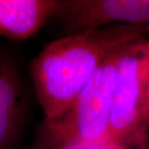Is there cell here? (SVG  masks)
I'll return each mask as SVG.
<instances>
[{
    "label": "cell",
    "mask_w": 149,
    "mask_h": 149,
    "mask_svg": "<svg viewBox=\"0 0 149 149\" xmlns=\"http://www.w3.org/2000/svg\"><path fill=\"white\" fill-rule=\"evenodd\" d=\"M148 27L110 25L80 31L47 45L31 64L45 119L64 114L101 63L116 49L144 38Z\"/></svg>",
    "instance_id": "1"
},
{
    "label": "cell",
    "mask_w": 149,
    "mask_h": 149,
    "mask_svg": "<svg viewBox=\"0 0 149 149\" xmlns=\"http://www.w3.org/2000/svg\"><path fill=\"white\" fill-rule=\"evenodd\" d=\"M127 46L116 49L101 63L64 114L44 120L34 149L108 141L117 69Z\"/></svg>",
    "instance_id": "2"
},
{
    "label": "cell",
    "mask_w": 149,
    "mask_h": 149,
    "mask_svg": "<svg viewBox=\"0 0 149 149\" xmlns=\"http://www.w3.org/2000/svg\"><path fill=\"white\" fill-rule=\"evenodd\" d=\"M149 82V41L125 47L119 60L111 109L108 141L124 148L137 141Z\"/></svg>",
    "instance_id": "3"
},
{
    "label": "cell",
    "mask_w": 149,
    "mask_h": 149,
    "mask_svg": "<svg viewBox=\"0 0 149 149\" xmlns=\"http://www.w3.org/2000/svg\"><path fill=\"white\" fill-rule=\"evenodd\" d=\"M65 27L81 31L110 25L149 26V0H68L56 13Z\"/></svg>",
    "instance_id": "4"
},
{
    "label": "cell",
    "mask_w": 149,
    "mask_h": 149,
    "mask_svg": "<svg viewBox=\"0 0 149 149\" xmlns=\"http://www.w3.org/2000/svg\"><path fill=\"white\" fill-rule=\"evenodd\" d=\"M56 0H0V37H33L60 8Z\"/></svg>",
    "instance_id": "5"
},
{
    "label": "cell",
    "mask_w": 149,
    "mask_h": 149,
    "mask_svg": "<svg viewBox=\"0 0 149 149\" xmlns=\"http://www.w3.org/2000/svg\"><path fill=\"white\" fill-rule=\"evenodd\" d=\"M22 115V94L15 69L0 59V149L13 141Z\"/></svg>",
    "instance_id": "6"
},
{
    "label": "cell",
    "mask_w": 149,
    "mask_h": 149,
    "mask_svg": "<svg viewBox=\"0 0 149 149\" xmlns=\"http://www.w3.org/2000/svg\"><path fill=\"white\" fill-rule=\"evenodd\" d=\"M149 133V82L146 92V97H145V102L142 109V117H141V130L139 133L138 141H141L144 138L147 137Z\"/></svg>",
    "instance_id": "7"
},
{
    "label": "cell",
    "mask_w": 149,
    "mask_h": 149,
    "mask_svg": "<svg viewBox=\"0 0 149 149\" xmlns=\"http://www.w3.org/2000/svg\"><path fill=\"white\" fill-rule=\"evenodd\" d=\"M62 149H124L112 142L105 141L100 142H88V143H75L65 146Z\"/></svg>",
    "instance_id": "8"
},
{
    "label": "cell",
    "mask_w": 149,
    "mask_h": 149,
    "mask_svg": "<svg viewBox=\"0 0 149 149\" xmlns=\"http://www.w3.org/2000/svg\"><path fill=\"white\" fill-rule=\"evenodd\" d=\"M148 146H149V143H148Z\"/></svg>",
    "instance_id": "9"
}]
</instances>
